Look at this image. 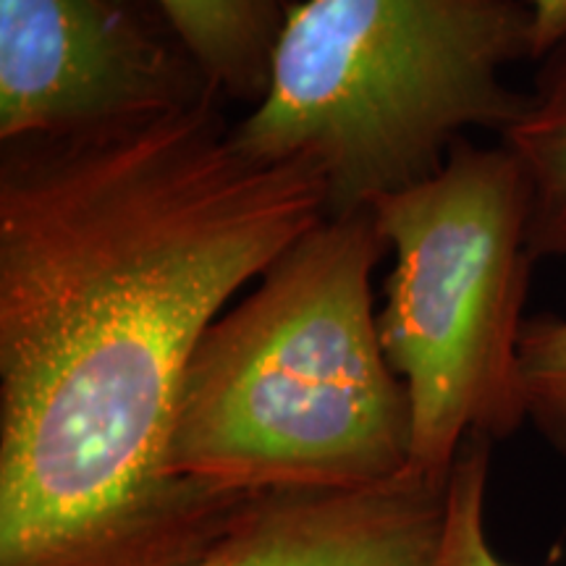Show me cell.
<instances>
[{"label":"cell","mask_w":566,"mask_h":566,"mask_svg":"<svg viewBox=\"0 0 566 566\" xmlns=\"http://www.w3.org/2000/svg\"><path fill=\"white\" fill-rule=\"evenodd\" d=\"M516 354L527 420L566 454V317H525Z\"/></svg>","instance_id":"obj_10"},{"label":"cell","mask_w":566,"mask_h":566,"mask_svg":"<svg viewBox=\"0 0 566 566\" xmlns=\"http://www.w3.org/2000/svg\"><path fill=\"white\" fill-rule=\"evenodd\" d=\"M449 478L407 470L367 488L252 493L179 566H430Z\"/></svg>","instance_id":"obj_6"},{"label":"cell","mask_w":566,"mask_h":566,"mask_svg":"<svg viewBox=\"0 0 566 566\" xmlns=\"http://www.w3.org/2000/svg\"><path fill=\"white\" fill-rule=\"evenodd\" d=\"M491 446V438L470 436L459 449L449 475L441 541L430 566H512L493 554L485 535Z\"/></svg>","instance_id":"obj_9"},{"label":"cell","mask_w":566,"mask_h":566,"mask_svg":"<svg viewBox=\"0 0 566 566\" xmlns=\"http://www.w3.org/2000/svg\"><path fill=\"white\" fill-rule=\"evenodd\" d=\"M394 250L378 334L412 407V467L449 478L470 436L527 420L522 307L533 254L530 189L512 153L459 139L443 168L370 205Z\"/></svg>","instance_id":"obj_4"},{"label":"cell","mask_w":566,"mask_h":566,"mask_svg":"<svg viewBox=\"0 0 566 566\" xmlns=\"http://www.w3.org/2000/svg\"><path fill=\"white\" fill-rule=\"evenodd\" d=\"M527 6L533 13V59L546 61L566 48V0H527Z\"/></svg>","instance_id":"obj_11"},{"label":"cell","mask_w":566,"mask_h":566,"mask_svg":"<svg viewBox=\"0 0 566 566\" xmlns=\"http://www.w3.org/2000/svg\"><path fill=\"white\" fill-rule=\"evenodd\" d=\"M208 97L221 95L142 0H0V145L124 129Z\"/></svg>","instance_id":"obj_5"},{"label":"cell","mask_w":566,"mask_h":566,"mask_svg":"<svg viewBox=\"0 0 566 566\" xmlns=\"http://www.w3.org/2000/svg\"><path fill=\"white\" fill-rule=\"evenodd\" d=\"M530 189L533 260H566V48L548 55L533 103L501 134Z\"/></svg>","instance_id":"obj_8"},{"label":"cell","mask_w":566,"mask_h":566,"mask_svg":"<svg viewBox=\"0 0 566 566\" xmlns=\"http://www.w3.org/2000/svg\"><path fill=\"white\" fill-rule=\"evenodd\" d=\"M386 252L370 208L325 218L210 323L176 407L174 478L342 491L412 470V407L373 307Z\"/></svg>","instance_id":"obj_2"},{"label":"cell","mask_w":566,"mask_h":566,"mask_svg":"<svg viewBox=\"0 0 566 566\" xmlns=\"http://www.w3.org/2000/svg\"><path fill=\"white\" fill-rule=\"evenodd\" d=\"M221 103L0 145V566H179L252 495L171 475L184 375L328 192Z\"/></svg>","instance_id":"obj_1"},{"label":"cell","mask_w":566,"mask_h":566,"mask_svg":"<svg viewBox=\"0 0 566 566\" xmlns=\"http://www.w3.org/2000/svg\"><path fill=\"white\" fill-rule=\"evenodd\" d=\"M296 0H153L223 101L252 108L271 82L273 53Z\"/></svg>","instance_id":"obj_7"},{"label":"cell","mask_w":566,"mask_h":566,"mask_svg":"<svg viewBox=\"0 0 566 566\" xmlns=\"http://www.w3.org/2000/svg\"><path fill=\"white\" fill-rule=\"evenodd\" d=\"M533 59L522 0H296L271 82L233 139L307 160L328 218L436 176L470 129L504 134L533 103L504 74Z\"/></svg>","instance_id":"obj_3"}]
</instances>
